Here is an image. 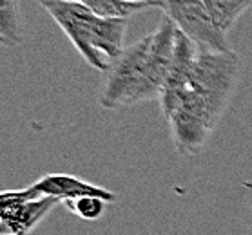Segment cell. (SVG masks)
<instances>
[{"label":"cell","mask_w":252,"mask_h":235,"mask_svg":"<svg viewBox=\"0 0 252 235\" xmlns=\"http://www.w3.org/2000/svg\"><path fill=\"white\" fill-rule=\"evenodd\" d=\"M176 29L165 15L151 35L124 49L103 78L100 91L103 109L132 107L160 100L171 73Z\"/></svg>","instance_id":"1"},{"label":"cell","mask_w":252,"mask_h":235,"mask_svg":"<svg viewBox=\"0 0 252 235\" xmlns=\"http://www.w3.org/2000/svg\"><path fill=\"white\" fill-rule=\"evenodd\" d=\"M241 71V58L234 51L200 49L189 80L167 85L160 96L163 114L185 110L212 129L230 104Z\"/></svg>","instance_id":"2"},{"label":"cell","mask_w":252,"mask_h":235,"mask_svg":"<svg viewBox=\"0 0 252 235\" xmlns=\"http://www.w3.org/2000/svg\"><path fill=\"white\" fill-rule=\"evenodd\" d=\"M42 7L58 24L91 67L107 73L124 52L129 18H102L73 0H49Z\"/></svg>","instance_id":"3"},{"label":"cell","mask_w":252,"mask_h":235,"mask_svg":"<svg viewBox=\"0 0 252 235\" xmlns=\"http://www.w3.org/2000/svg\"><path fill=\"white\" fill-rule=\"evenodd\" d=\"M60 199L38 195L31 184L0 194V234L28 235L51 213Z\"/></svg>","instance_id":"4"},{"label":"cell","mask_w":252,"mask_h":235,"mask_svg":"<svg viewBox=\"0 0 252 235\" xmlns=\"http://www.w3.org/2000/svg\"><path fill=\"white\" fill-rule=\"evenodd\" d=\"M163 11L182 33L205 51H232L203 0H163Z\"/></svg>","instance_id":"5"},{"label":"cell","mask_w":252,"mask_h":235,"mask_svg":"<svg viewBox=\"0 0 252 235\" xmlns=\"http://www.w3.org/2000/svg\"><path fill=\"white\" fill-rule=\"evenodd\" d=\"M165 118L178 154L190 157V156L200 154L205 149L207 141L214 131L211 125H207L205 121H201L200 118L185 110H172Z\"/></svg>","instance_id":"6"},{"label":"cell","mask_w":252,"mask_h":235,"mask_svg":"<svg viewBox=\"0 0 252 235\" xmlns=\"http://www.w3.org/2000/svg\"><path fill=\"white\" fill-rule=\"evenodd\" d=\"M31 188L38 195H49V197H57L63 203L67 199H76V197H102V199L113 201L116 199V194L107 188H102L98 184H93L89 181L71 176V174H46L42 176L38 181L31 184Z\"/></svg>","instance_id":"7"},{"label":"cell","mask_w":252,"mask_h":235,"mask_svg":"<svg viewBox=\"0 0 252 235\" xmlns=\"http://www.w3.org/2000/svg\"><path fill=\"white\" fill-rule=\"evenodd\" d=\"M22 17L18 0H0V40L4 46L22 44Z\"/></svg>","instance_id":"8"},{"label":"cell","mask_w":252,"mask_h":235,"mask_svg":"<svg viewBox=\"0 0 252 235\" xmlns=\"http://www.w3.org/2000/svg\"><path fill=\"white\" fill-rule=\"evenodd\" d=\"M203 4L211 13L212 20L218 24V27L221 31H225V33L243 15V11H241V7L238 6L236 0H203Z\"/></svg>","instance_id":"9"},{"label":"cell","mask_w":252,"mask_h":235,"mask_svg":"<svg viewBox=\"0 0 252 235\" xmlns=\"http://www.w3.org/2000/svg\"><path fill=\"white\" fill-rule=\"evenodd\" d=\"M107 205H109V201L102 199V197H93V195L63 201V207L84 221H98L105 213Z\"/></svg>","instance_id":"10"},{"label":"cell","mask_w":252,"mask_h":235,"mask_svg":"<svg viewBox=\"0 0 252 235\" xmlns=\"http://www.w3.org/2000/svg\"><path fill=\"white\" fill-rule=\"evenodd\" d=\"M236 2H238V6L241 7V11H243V13H245L247 9L252 6V0H236Z\"/></svg>","instance_id":"11"},{"label":"cell","mask_w":252,"mask_h":235,"mask_svg":"<svg viewBox=\"0 0 252 235\" xmlns=\"http://www.w3.org/2000/svg\"><path fill=\"white\" fill-rule=\"evenodd\" d=\"M122 2H129V4H140V2H153V0H122Z\"/></svg>","instance_id":"12"}]
</instances>
